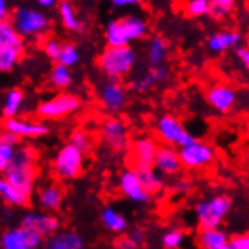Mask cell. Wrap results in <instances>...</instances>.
<instances>
[{
	"label": "cell",
	"mask_w": 249,
	"mask_h": 249,
	"mask_svg": "<svg viewBox=\"0 0 249 249\" xmlns=\"http://www.w3.org/2000/svg\"><path fill=\"white\" fill-rule=\"evenodd\" d=\"M12 23L20 35H36L49 27V18L44 14L27 8H17Z\"/></svg>",
	"instance_id": "9"
},
{
	"label": "cell",
	"mask_w": 249,
	"mask_h": 249,
	"mask_svg": "<svg viewBox=\"0 0 249 249\" xmlns=\"http://www.w3.org/2000/svg\"><path fill=\"white\" fill-rule=\"evenodd\" d=\"M79 52L76 49L74 44H71V42H65L64 44V47H62V53H61V57H59V61H57V64H61L67 68L72 67V65H76L79 62Z\"/></svg>",
	"instance_id": "37"
},
{
	"label": "cell",
	"mask_w": 249,
	"mask_h": 249,
	"mask_svg": "<svg viewBox=\"0 0 249 249\" xmlns=\"http://www.w3.org/2000/svg\"><path fill=\"white\" fill-rule=\"evenodd\" d=\"M139 2L138 0H112V6L116 8V9H121V8H125V6H133V5H138Z\"/></svg>",
	"instance_id": "46"
},
{
	"label": "cell",
	"mask_w": 249,
	"mask_h": 249,
	"mask_svg": "<svg viewBox=\"0 0 249 249\" xmlns=\"http://www.w3.org/2000/svg\"><path fill=\"white\" fill-rule=\"evenodd\" d=\"M146 32V20L138 14H128L118 20L109 21L106 27V41L109 47H125L131 41L142 39Z\"/></svg>",
	"instance_id": "2"
},
{
	"label": "cell",
	"mask_w": 249,
	"mask_h": 249,
	"mask_svg": "<svg viewBox=\"0 0 249 249\" xmlns=\"http://www.w3.org/2000/svg\"><path fill=\"white\" fill-rule=\"evenodd\" d=\"M168 76V72L163 67L160 68H151L150 71H146L145 74L135 82H131L130 88L136 92H146L150 91L153 86L159 85L160 82H163Z\"/></svg>",
	"instance_id": "21"
},
{
	"label": "cell",
	"mask_w": 249,
	"mask_h": 249,
	"mask_svg": "<svg viewBox=\"0 0 249 249\" xmlns=\"http://www.w3.org/2000/svg\"><path fill=\"white\" fill-rule=\"evenodd\" d=\"M156 131L159 138L165 142V145H169V146H180V148H183V146H187L198 141L192 133H189L184 128V125L172 115L160 116L159 121L156 123Z\"/></svg>",
	"instance_id": "5"
},
{
	"label": "cell",
	"mask_w": 249,
	"mask_h": 249,
	"mask_svg": "<svg viewBox=\"0 0 249 249\" xmlns=\"http://www.w3.org/2000/svg\"><path fill=\"white\" fill-rule=\"evenodd\" d=\"M2 139H3V143H6L9 146H14L18 143V136L11 133V131H6V130L2 133Z\"/></svg>",
	"instance_id": "45"
},
{
	"label": "cell",
	"mask_w": 249,
	"mask_h": 249,
	"mask_svg": "<svg viewBox=\"0 0 249 249\" xmlns=\"http://www.w3.org/2000/svg\"><path fill=\"white\" fill-rule=\"evenodd\" d=\"M0 49H16L23 52L21 35L9 20L0 21Z\"/></svg>",
	"instance_id": "22"
},
{
	"label": "cell",
	"mask_w": 249,
	"mask_h": 249,
	"mask_svg": "<svg viewBox=\"0 0 249 249\" xmlns=\"http://www.w3.org/2000/svg\"><path fill=\"white\" fill-rule=\"evenodd\" d=\"M14 154H16V150H14V146H9L6 143L0 145V171H3V172L6 171V168L12 162Z\"/></svg>",
	"instance_id": "40"
},
{
	"label": "cell",
	"mask_w": 249,
	"mask_h": 249,
	"mask_svg": "<svg viewBox=\"0 0 249 249\" xmlns=\"http://www.w3.org/2000/svg\"><path fill=\"white\" fill-rule=\"evenodd\" d=\"M72 77H71V72L70 68L61 65V64H56L50 72V83L57 88V89H64L71 83Z\"/></svg>",
	"instance_id": "30"
},
{
	"label": "cell",
	"mask_w": 249,
	"mask_h": 249,
	"mask_svg": "<svg viewBox=\"0 0 249 249\" xmlns=\"http://www.w3.org/2000/svg\"><path fill=\"white\" fill-rule=\"evenodd\" d=\"M0 249H3V246H2V242H0Z\"/></svg>",
	"instance_id": "52"
},
{
	"label": "cell",
	"mask_w": 249,
	"mask_h": 249,
	"mask_svg": "<svg viewBox=\"0 0 249 249\" xmlns=\"http://www.w3.org/2000/svg\"><path fill=\"white\" fill-rule=\"evenodd\" d=\"M23 230H24V237H26L29 249H36L42 243V236L38 234L36 231H32V230H27V228H23Z\"/></svg>",
	"instance_id": "41"
},
{
	"label": "cell",
	"mask_w": 249,
	"mask_h": 249,
	"mask_svg": "<svg viewBox=\"0 0 249 249\" xmlns=\"http://www.w3.org/2000/svg\"><path fill=\"white\" fill-rule=\"evenodd\" d=\"M68 143L72 145V146H76V148H77L79 151L86 153V151H89L91 145H92V141H91V136L88 135L85 130L77 128V130H74V131L71 133L70 142H68Z\"/></svg>",
	"instance_id": "35"
},
{
	"label": "cell",
	"mask_w": 249,
	"mask_h": 249,
	"mask_svg": "<svg viewBox=\"0 0 249 249\" xmlns=\"http://www.w3.org/2000/svg\"><path fill=\"white\" fill-rule=\"evenodd\" d=\"M246 157H248V162H249V151H248V154H246Z\"/></svg>",
	"instance_id": "51"
},
{
	"label": "cell",
	"mask_w": 249,
	"mask_h": 249,
	"mask_svg": "<svg viewBox=\"0 0 249 249\" xmlns=\"http://www.w3.org/2000/svg\"><path fill=\"white\" fill-rule=\"evenodd\" d=\"M136 64V52L130 46L125 47H106L98 56V67L110 80L128 76Z\"/></svg>",
	"instance_id": "3"
},
{
	"label": "cell",
	"mask_w": 249,
	"mask_h": 249,
	"mask_svg": "<svg viewBox=\"0 0 249 249\" xmlns=\"http://www.w3.org/2000/svg\"><path fill=\"white\" fill-rule=\"evenodd\" d=\"M80 98L72 94H61L38 106V115L47 120H59L80 107Z\"/></svg>",
	"instance_id": "7"
},
{
	"label": "cell",
	"mask_w": 249,
	"mask_h": 249,
	"mask_svg": "<svg viewBox=\"0 0 249 249\" xmlns=\"http://www.w3.org/2000/svg\"><path fill=\"white\" fill-rule=\"evenodd\" d=\"M101 224L112 232H124L127 230V219L113 207H106L101 212Z\"/></svg>",
	"instance_id": "25"
},
{
	"label": "cell",
	"mask_w": 249,
	"mask_h": 249,
	"mask_svg": "<svg viewBox=\"0 0 249 249\" xmlns=\"http://www.w3.org/2000/svg\"><path fill=\"white\" fill-rule=\"evenodd\" d=\"M160 146L150 136H142L133 142L131 146V156L136 165V169H146L154 166V160Z\"/></svg>",
	"instance_id": "12"
},
{
	"label": "cell",
	"mask_w": 249,
	"mask_h": 249,
	"mask_svg": "<svg viewBox=\"0 0 249 249\" xmlns=\"http://www.w3.org/2000/svg\"><path fill=\"white\" fill-rule=\"evenodd\" d=\"M207 100L213 109H216L221 113H225L230 112L234 107V105H236L237 94L231 86L225 83H216L209 89Z\"/></svg>",
	"instance_id": "14"
},
{
	"label": "cell",
	"mask_w": 249,
	"mask_h": 249,
	"mask_svg": "<svg viewBox=\"0 0 249 249\" xmlns=\"http://www.w3.org/2000/svg\"><path fill=\"white\" fill-rule=\"evenodd\" d=\"M101 106L109 112H118L125 106L127 89L125 86L116 80H109L100 88Z\"/></svg>",
	"instance_id": "11"
},
{
	"label": "cell",
	"mask_w": 249,
	"mask_h": 249,
	"mask_svg": "<svg viewBox=\"0 0 249 249\" xmlns=\"http://www.w3.org/2000/svg\"><path fill=\"white\" fill-rule=\"evenodd\" d=\"M228 245L231 246V249H249V232L231 239Z\"/></svg>",
	"instance_id": "42"
},
{
	"label": "cell",
	"mask_w": 249,
	"mask_h": 249,
	"mask_svg": "<svg viewBox=\"0 0 249 249\" xmlns=\"http://www.w3.org/2000/svg\"><path fill=\"white\" fill-rule=\"evenodd\" d=\"M190 187H192V184H190L189 180H184V178H180L174 183L172 189H174V192H177V194H186L190 190Z\"/></svg>",
	"instance_id": "43"
},
{
	"label": "cell",
	"mask_w": 249,
	"mask_h": 249,
	"mask_svg": "<svg viewBox=\"0 0 249 249\" xmlns=\"http://www.w3.org/2000/svg\"><path fill=\"white\" fill-rule=\"evenodd\" d=\"M3 143V139H2V135H0V145H2Z\"/></svg>",
	"instance_id": "50"
},
{
	"label": "cell",
	"mask_w": 249,
	"mask_h": 249,
	"mask_svg": "<svg viewBox=\"0 0 249 249\" xmlns=\"http://www.w3.org/2000/svg\"><path fill=\"white\" fill-rule=\"evenodd\" d=\"M5 128L6 131L20 136H42L49 131V127L42 123H32V121H24L17 118H9L5 120Z\"/></svg>",
	"instance_id": "17"
},
{
	"label": "cell",
	"mask_w": 249,
	"mask_h": 249,
	"mask_svg": "<svg viewBox=\"0 0 249 249\" xmlns=\"http://www.w3.org/2000/svg\"><path fill=\"white\" fill-rule=\"evenodd\" d=\"M181 160L178 151L169 145L160 146L156 160H154V168L159 174L163 175H175L178 174L181 169Z\"/></svg>",
	"instance_id": "15"
},
{
	"label": "cell",
	"mask_w": 249,
	"mask_h": 249,
	"mask_svg": "<svg viewBox=\"0 0 249 249\" xmlns=\"http://www.w3.org/2000/svg\"><path fill=\"white\" fill-rule=\"evenodd\" d=\"M59 16H61L62 24L68 29V31H72V32H82L83 24H82V21L77 18L76 11H74V6H72L71 3L62 2V3L59 5Z\"/></svg>",
	"instance_id": "28"
},
{
	"label": "cell",
	"mask_w": 249,
	"mask_h": 249,
	"mask_svg": "<svg viewBox=\"0 0 249 249\" xmlns=\"http://www.w3.org/2000/svg\"><path fill=\"white\" fill-rule=\"evenodd\" d=\"M141 181L145 187V190L150 195H157L163 190L165 181L154 168H146V169H138Z\"/></svg>",
	"instance_id": "24"
},
{
	"label": "cell",
	"mask_w": 249,
	"mask_h": 249,
	"mask_svg": "<svg viewBox=\"0 0 249 249\" xmlns=\"http://www.w3.org/2000/svg\"><path fill=\"white\" fill-rule=\"evenodd\" d=\"M101 136L115 151H123L128 146V130L120 120H106L101 125Z\"/></svg>",
	"instance_id": "13"
},
{
	"label": "cell",
	"mask_w": 249,
	"mask_h": 249,
	"mask_svg": "<svg viewBox=\"0 0 249 249\" xmlns=\"http://www.w3.org/2000/svg\"><path fill=\"white\" fill-rule=\"evenodd\" d=\"M143 236L145 234L141 228H133L128 234H125V236L116 239L115 246L118 249H136L142 243Z\"/></svg>",
	"instance_id": "31"
},
{
	"label": "cell",
	"mask_w": 249,
	"mask_h": 249,
	"mask_svg": "<svg viewBox=\"0 0 249 249\" xmlns=\"http://www.w3.org/2000/svg\"><path fill=\"white\" fill-rule=\"evenodd\" d=\"M168 52H169V44L168 41L156 35L151 38L150 44H148V52H146V57H148V64L151 68H160L163 65V62L168 57Z\"/></svg>",
	"instance_id": "20"
},
{
	"label": "cell",
	"mask_w": 249,
	"mask_h": 249,
	"mask_svg": "<svg viewBox=\"0 0 249 249\" xmlns=\"http://www.w3.org/2000/svg\"><path fill=\"white\" fill-rule=\"evenodd\" d=\"M2 246L3 249H29L24 237V230L16 228L6 231L2 237Z\"/></svg>",
	"instance_id": "29"
},
{
	"label": "cell",
	"mask_w": 249,
	"mask_h": 249,
	"mask_svg": "<svg viewBox=\"0 0 249 249\" xmlns=\"http://www.w3.org/2000/svg\"><path fill=\"white\" fill-rule=\"evenodd\" d=\"M8 16H9V8L5 0H0V21L8 20Z\"/></svg>",
	"instance_id": "47"
},
{
	"label": "cell",
	"mask_w": 249,
	"mask_h": 249,
	"mask_svg": "<svg viewBox=\"0 0 249 249\" xmlns=\"http://www.w3.org/2000/svg\"><path fill=\"white\" fill-rule=\"evenodd\" d=\"M47 249H85V240L74 231L54 232L46 243Z\"/></svg>",
	"instance_id": "19"
},
{
	"label": "cell",
	"mask_w": 249,
	"mask_h": 249,
	"mask_svg": "<svg viewBox=\"0 0 249 249\" xmlns=\"http://www.w3.org/2000/svg\"><path fill=\"white\" fill-rule=\"evenodd\" d=\"M23 228L36 231L41 236H53L59 227V221L52 214H27L23 219Z\"/></svg>",
	"instance_id": "16"
},
{
	"label": "cell",
	"mask_w": 249,
	"mask_h": 249,
	"mask_svg": "<svg viewBox=\"0 0 249 249\" xmlns=\"http://www.w3.org/2000/svg\"><path fill=\"white\" fill-rule=\"evenodd\" d=\"M178 154H180L181 165L189 169L206 168L213 162L216 156L213 146L201 141H196L187 146H183V148L178 150Z\"/></svg>",
	"instance_id": "8"
},
{
	"label": "cell",
	"mask_w": 249,
	"mask_h": 249,
	"mask_svg": "<svg viewBox=\"0 0 249 249\" xmlns=\"http://www.w3.org/2000/svg\"><path fill=\"white\" fill-rule=\"evenodd\" d=\"M242 35L237 31H231V29H225V31H217L209 38L207 46L213 53H224L232 47H237L240 44Z\"/></svg>",
	"instance_id": "18"
},
{
	"label": "cell",
	"mask_w": 249,
	"mask_h": 249,
	"mask_svg": "<svg viewBox=\"0 0 249 249\" xmlns=\"http://www.w3.org/2000/svg\"><path fill=\"white\" fill-rule=\"evenodd\" d=\"M0 195L8 204H12V206H27L29 204V196L17 190L16 187H12L3 178H0Z\"/></svg>",
	"instance_id": "27"
},
{
	"label": "cell",
	"mask_w": 249,
	"mask_h": 249,
	"mask_svg": "<svg viewBox=\"0 0 249 249\" xmlns=\"http://www.w3.org/2000/svg\"><path fill=\"white\" fill-rule=\"evenodd\" d=\"M234 8H236V3L232 0H213L210 2V16L216 20H221L228 17Z\"/></svg>",
	"instance_id": "34"
},
{
	"label": "cell",
	"mask_w": 249,
	"mask_h": 249,
	"mask_svg": "<svg viewBox=\"0 0 249 249\" xmlns=\"http://www.w3.org/2000/svg\"><path fill=\"white\" fill-rule=\"evenodd\" d=\"M62 47H64V44L56 41V39H47L46 42H44V52H46V54L53 61H59L61 53H62Z\"/></svg>",
	"instance_id": "39"
},
{
	"label": "cell",
	"mask_w": 249,
	"mask_h": 249,
	"mask_svg": "<svg viewBox=\"0 0 249 249\" xmlns=\"http://www.w3.org/2000/svg\"><path fill=\"white\" fill-rule=\"evenodd\" d=\"M231 209V199L225 195H216L210 199L199 201L195 206V216L201 230L219 228Z\"/></svg>",
	"instance_id": "4"
},
{
	"label": "cell",
	"mask_w": 249,
	"mask_h": 249,
	"mask_svg": "<svg viewBox=\"0 0 249 249\" xmlns=\"http://www.w3.org/2000/svg\"><path fill=\"white\" fill-rule=\"evenodd\" d=\"M53 169L57 177L61 178H76L83 171V153L79 151L76 146L67 143L56 154Z\"/></svg>",
	"instance_id": "6"
},
{
	"label": "cell",
	"mask_w": 249,
	"mask_h": 249,
	"mask_svg": "<svg viewBox=\"0 0 249 249\" xmlns=\"http://www.w3.org/2000/svg\"><path fill=\"white\" fill-rule=\"evenodd\" d=\"M198 243L202 249H221L222 246L228 245V236L227 232L214 228V230H201L198 236Z\"/></svg>",
	"instance_id": "23"
},
{
	"label": "cell",
	"mask_w": 249,
	"mask_h": 249,
	"mask_svg": "<svg viewBox=\"0 0 249 249\" xmlns=\"http://www.w3.org/2000/svg\"><path fill=\"white\" fill-rule=\"evenodd\" d=\"M23 97H24V94L20 89H11L9 91L8 97H6V101H5V106H3V113L6 116V120L16 116V113L20 109Z\"/></svg>",
	"instance_id": "32"
},
{
	"label": "cell",
	"mask_w": 249,
	"mask_h": 249,
	"mask_svg": "<svg viewBox=\"0 0 249 249\" xmlns=\"http://www.w3.org/2000/svg\"><path fill=\"white\" fill-rule=\"evenodd\" d=\"M38 5H39V6H53V5H56V3L53 2V0H39Z\"/></svg>",
	"instance_id": "48"
},
{
	"label": "cell",
	"mask_w": 249,
	"mask_h": 249,
	"mask_svg": "<svg viewBox=\"0 0 249 249\" xmlns=\"http://www.w3.org/2000/svg\"><path fill=\"white\" fill-rule=\"evenodd\" d=\"M184 12L189 17H204L210 14V2L209 0H190L184 3Z\"/></svg>",
	"instance_id": "33"
},
{
	"label": "cell",
	"mask_w": 249,
	"mask_h": 249,
	"mask_svg": "<svg viewBox=\"0 0 249 249\" xmlns=\"http://www.w3.org/2000/svg\"><path fill=\"white\" fill-rule=\"evenodd\" d=\"M221 249H231V246H230V245H225V246H222Z\"/></svg>",
	"instance_id": "49"
},
{
	"label": "cell",
	"mask_w": 249,
	"mask_h": 249,
	"mask_svg": "<svg viewBox=\"0 0 249 249\" xmlns=\"http://www.w3.org/2000/svg\"><path fill=\"white\" fill-rule=\"evenodd\" d=\"M62 199H64V192L62 187L59 186H47L39 192L41 206L47 210H57L61 207Z\"/></svg>",
	"instance_id": "26"
},
{
	"label": "cell",
	"mask_w": 249,
	"mask_h": 249,
	"mask_svg": "<svg viewBox=\"0 0 249 249\" xmlns=\"http://www.w3.org/2000/svg\"><path fill=\"white\" fill-rule=\"evenodd\" d=\"M183 242H184V232L178 228L168 230L162 237V243L166 249H177L183 245Z\"/></svg>",
	"instance_id": "38"
},
{
	"label": "cell",
	"mask_w": 249,
	"mask_h": 249,
	"mask_svg": "<svg viewBox=\"0 0 249 249\" xmlns=\"http://www.w3.org/2000/svg\"><path fill=\"white\" fill-rule=\"evenodd\" d=\"M35 160H36V151L34 148L24 146V148L16 151L11 165L3 172L5 180L12 187H16L27 196L32 192L35 174H36Z\"/></svg>",
	"instance_id": "1"
},
{
	"label": "cell",
	"mask_w": 249,
	"mask_h": 249,
	"mask_svg": "<svg viewBox=\"0 0 249 249\" xmlns=\"http://www.w3.org/2000/svg\"><path fill=\"white\" fill-rule=\"evenodd\" d=\"M21 50L0 49V71H11L20 59Z\"/></svg>",
	"instance_id": "36"
},
{
	"label": "cell",
	"mask_w": 249,
	"mask_h": 249,
	"mask_svg": "<svg viewBox=\"0 0 249 249\" xmlns=\"http://www.w3.org/2000/svg\"><path fill=\"white\" fill-rule=\"evenodd\" d=\"M118 187L121 190V194L131 202L146 204L151 198V195L146 192L142 181H141L138 169L128 168V169L123 171L120 175V180H118Z\"/></svg>",
	"instance_id": "10"
},
{
	"label": "cell",
	"mask_w": 249,
	"mask_h": 249,
	"mask_svg": "<svg viewBox=\"0 0 249 249\" xmlns=\"http://www.w3.org/2000/svg\"><path fill=\"white\" fill-rule=\"evenodd\" d=\"M237 57L243 64V67L249 71V47H239L237 49Z\"/></svg>",
	"instance_id": "44"
}]
</instances>
